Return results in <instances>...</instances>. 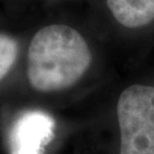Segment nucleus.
<instances>
[{
  "instance_id": "nucleus-3",
  "label": "nucleus",
  "mask_w": 154,
  "mask_h": 154,
  "mask_svg": "<svg viewBox=\"0 0 154 154\" xmlns=\"http://www.w3.org/2000/svg\"><path fill=\"white\" fill-rule=\"evenodd\" d=\"M55 136V120L44 111L24 112L13 123L8 135L11 154H44Z\"/></svg>"
},
{
  "instance_id": "nucleus-5",
  "label": "nucleus",
  "mask_w": 154,
  "mask_h": 154,
  "mask_svg": "<svg viewBox=\"0 0 154 154\" xmlns=\"http://www.w3.org/2000/svg\"><path fill=\"white\" fill-rule=\"evenodd\" d=\"M18 44L14 38L0 33V81L11 71L17 58Z\"/></svg>"
},
{
  "instance_id": "nucleus-1",
  "label": "nucleus",
  "mask_w": 154,
  "mask_h": 154,
  "mask_svg": "<svg viewBox=\"0 0 154 154\" xmlns=\"http://www.w3.org/2000/svg\"><path fill=\"white\" fill-rule=\"evenodd\" d=\"M90 63V49L82 35L71 26L53 24L40 29L31 40L26 74L35 90L58 91L77 83Z\"/></svg>"
},
{
  "instance_id": "nucleus-2",
  "label": "nucleus",
  "mask_w": 154,
  "mask_h": 154,
  "mask_svg": "<svg viewBox=\"0 0 154 154\" xmlns=\"http://www.w3.org/2000/svg\"><path fill=\"white\" fill-rule=\"evenodd\" d=\"M120 154H154V87L134 85L120 95Z\"/></svg>"
},
{
  "instance_id": "nucleus-4",
  "label": "nucleus",
  "mask_w": 154,
  "mask_h": 154,
  "mask_svg": "<svg viewBox=\"0 0 154 154\" xmlns=\"http://www.w3.org/2000/svg\"><path fill=\"white\" fill-rule=\"evenodd\" d=\"M118 22L127 28H140L154 20V0H107Z\"/></svg>"
}]
</instances>
